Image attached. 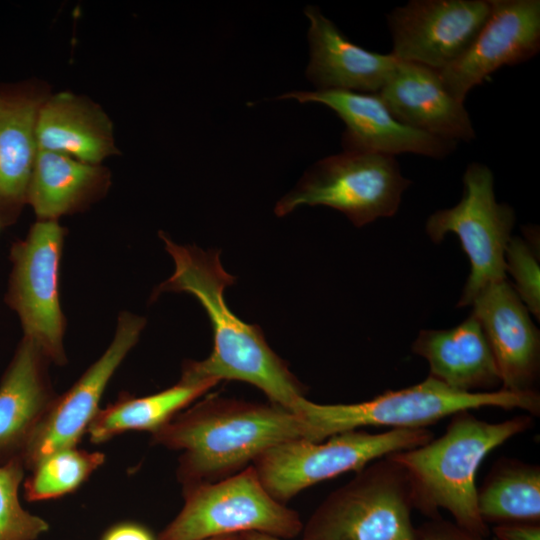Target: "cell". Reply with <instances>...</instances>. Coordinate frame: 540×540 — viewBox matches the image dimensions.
<instances>
[{"instance_id": "7a4b0ae2", "label": "cell", "mask_w": 540, "mask_h": 540, "mask_svg": "<svg viewBox=\"0 0 540 540\" xmlns=\"http://www.w3.org/2000/svg\"><path fill=\"white\" fill-rule=\"evenodd\" d=\"M151 434L153 444L182 451L177 477L183 488L227 478L282 442L309 440L304 421L282 406L215 395Z\"/></svg>"}, {"instance_id": "7c38bea8", "label": "cell", "mask_w": 540, "mask_h": 540, "mask_svg": "<svg viewBox=\"0 0 540 540\" xmlns=\"http://www.w3.org/2000/svg\"><path fill=\"white\" fill-rule=\"evenodd\" d=\"M144 327L140 317H119L114 338L81 378L56 398L27 444L22 460L31 470L41 459L64 448L77 446L99 411V402L116 369L138 341Z\"/></svg>"}, {"instance_id": "cb8c5ba5", "label": "cell", "mask_w": 540, "mask_h": 540, "mask_svg": "<svg viewBox=\"0 0 540 540\" xmlns=\"http://www.w3.org/2000/svg\"><path fill=\"white\" fill-rule=\"evenodd\" d=\"M96 174L94 165L37 149L27 188L29 201L39 217L54 220L70 209Z\"/></svg>"}, {"instance_id": "4dcf8cb0", "label": "cell", "mask_w": 540, "mask_h": 540, "mask_svg": "<svg viewBox=\"0 0 540 540\" xmlns=\"http://www.w3.org/2000/svg\"><path fill=\"white\" fill-rule=\"evenodd\" d=\"M245 540H283L270 535L258 533V532H248L244 533Z\"/></svg>"}, {"instance_id": "d4e9b609", "label": "cell", "mask_w": 540, "mask_h": 540, "mask_svg": "<svg viewBox=\"0 0 540 540\" xmlns=\"http://www.w3.org/2000/svg\"><path fill=\"white\" fill-rule=\"evenodd\" d=\"M105 461L102 452L75 447L57 450L41 459L24 481L27 501L62 497L77 490Z\"/></svg>"}, {"instance_id": "1f68e13d", "label": "cell", "mask_w": 540, "mask_h": 540, "mask_svg": "<svg viewBox=\"0 0 540 540\" xmlns=\"http://www.w3.org/2000/svg\"><path fill=\"white\" fill-rule=\"evenodd\" d=\"M203 540H245V538L243 534H232V535L211 537V538H207Z\"/></svg>"}, {"instance_id": "8992f818", "label": "cell", "mask_w": 540, "mask_h": 540, "mask_svg": "<svg viewBox=\"0 0 540 540\" xmlns=\"http://www.w3.org/2000/svg\"><path fill=\"white\" fill-rule=\"evenodd\" d=\"M433 439L428 428L368 433L357 429L321 442L294 439L267 449L251 464L263 487L284 503L302 490L349 471H360L387 455L413 449Z\"/></svg>"}, {"instance_id": "e0dca14e", "label": "cell", "mask_w": 540, "mask_h": 540, "mask_svg": "<svg viewBox=\"0 0 540 540\" xmlns=\"http://www.w3.org/2000/svg\"><path fill=\"white\" fill-rule=\"evenodd\" d=\"M309 20L307 78L317 90L378 93L398 60L354 44L316 6L304 10Z\"/></svg>"}, {"instance_id": "f1b7e54d", "label": "cell", "mask_w": 540, "mask_h": 540, "mask_svg": "<svg viewBox=\"0 0 540 540\" xmlns=\"http://www.w3.org/2000/svg\"><path fill=\"white\" fill-rule=\"evenodd\" d=\"M498 540H540L538 523H501L493 528Z\"/></svg>"}, {"instance_id": "44dd1931", "label": "cell", "mask_w": 540, "mask_h": 540, "mask_svg": "<svg viewBox=\"0 0 540 540\" xmlns=\"http://www.w3.org/2000/svg\"><path fill=\"white\" fill-rule=\"evenodd\" d=\"M218 382L181 380L161 392L144 397H123L104 409H99L87 433L92 443H103L128 431L153 433L184 407L203 396Z\"/></svg>"}, {"instance_id": "f546056e", "label": "cell", "mask_w": 540, "mask_h": 540, "mask_svg": "<svg viewBox=\"0 0 540 540\" xmlns=\"http://www.w3.org/2000/svg\"><path fill=\"white\" fill-rule=\"evenodd\" d=\"M101 540H155L144 526L134 522H121L110 527Z\"/></svg>"}, {"instance_id": "277c9868", "label": "cell", "mask_w": 540, "mask_h": 540, "mask_svg": "<svg viewBox=\"0 0 540 540\" xmlns=\"http://www.w3.org/2000/svg\"><path fill=\"white\" fill-rule=\"evenodd\" d=\"M489 406L522 409L530 415H538L540 396L534 390L460 392L428 376L413 386L388 390L359 403L318 404L303 397L297 403L294 414L304 421L309 440L321 442L335 434L367 426L392 429L427 428L428 425L458 412Z\"/></svg>"}, {"instance_id": "3957f363", "label": "cell", "mask_w": 540, "mask_h": 540, "mask_svg": "<svg viewBox=\"0 0 540 540\" xmlns=\"http://www.w3.org/2000/svg\"><path fill=\"white\" fill-rule=\"evenodd\" d=\"M532 423L530 415L491 423L462 411L452 415L439 438L388 456L407 471L415 509L432 519L445 509L456 525L485 538L489 530L477 507L476 472L491 450Z\"/></svg>"}, {"instance_id": "52a82bcc", "label": "cell", "mask_w": 540, "mask_h": 540, "mask_svg": "<svg viewBox=\"0 0 540 540\" xmlns=\"http://www.w3.org/2000/svg\"><path fill=\"white\" fill-rule=\"evenodd\" d=\"M184 505L157 540H203L258 532L279 539L299 535L298 513L275 500L252 465L218 481L183 488Z\"/></svg>"}, {"instance_id": "4fadbf2b", "label": "cell", "mask_w": 540, "mask_h": 540, "mask_svg": "<svg viewBox=\"0 0 540 540\" xmlns=\"http://www.w3.org/2000/svg\"><path fill=\"white\" fill-rule=\"evenodd\" d=\"M540 49V1L492 0L491 13L467 51L439 72L447 91L464 102L468 92L504 65Z\"/></svg>"}, {"instance_id": "30bf717a", "label": "cell", "mask_w": 540, "mask_h": 540, "mask_svg": "<svg viewBox=\"0 0 540 540\" xmlns=\"http://www.w3.org/2000/svg\"><path fill=\"white\" fill-rule=\"evenodd\" d=\"M62 229L55 220L36 223L13 251L10 302L25 331L45 358L61 364L63 317L59 302Z\"/></svg>"}, {"instance_id": "9a60e30c", "label": "cell", "mask_w": 540, "mask_h": 540, "mask_svg": "<svg viewBox=\"0 0 540 540\" xmlns=\"http://www.w3.org/2000/svg\"><path fill=\"white\" fill-rule=\"evenodd\" d=\"M491 347L503 390L532 391L540 363V336L507 279L482 289L472 300Z\"/></svg>"}, {"instance_id": "2e32d148", "label": "cell", "mask_w": 540, "mask_h": 540, "mask_svg": "<svg viewBox=\"0 0 540 540\" xmlns=\"http://www.w3.org/2000/svg\"><path fill=\"white\" fill-rule=\"evenodd\" d=\"M401 123L448 141H471L475 130L464 102L445 88L438 71L399 61L377 93Z\"/></svg>"}, {"instance_id": "5bb4252c", "label": "cell", "mask_w": 540, "mask_h": 540, "mask_svg": "<svg viewBox=\"0 0 540 540\" xmlns=\"http://www.w3.org/2000/svg\"><path fill=\"white\" fill-rule=\"evenodd\" d=\"M315 102L332 109L345 123L344 151L395 156L414 153L431 158L451 154L457 143L415 130L398 121L377 93L344 90L291 91L279 97Z\"/></svg>"}, {"instance_id": "83f0119b", "label": "cell", "mask_w": 540, "mask_h": 540, "mask_svg": "<svg viewBox=\"0 0 540 540\" xmlns=\"http://www.w3.org/2000/svg\"><path fill=\"white\" fill-rule=\"evenodd\" d=\"M415 540H485L455 523L434 518L416 528Z\"/></svg>"}, {"instance_id": "ac0fdd59", "label": "cell", "mask_w": 540, "mask_h": 540, "mask_svg": "<svg viewBox=\"0 0 540 540\" xmlns=\"http://www.w3.org/2000/svg\"><path fill=\"white\" fill-rule=\"evenodd\" d=\"M412 351L429 363V376L460 392H491L500 374L484 330L471 314L447 330H422Z\"/></svg>"}, {"instance_id": "5b68a950", "label": "cell", "mask_w": 540, "mask_h": 540, "mask_svg": "<svg viewBox=\"0 0 540 540\" xmlns=\"http://www.w3.org/2000/svg\"><path fill=\"white\" fill-rule=\"evenodd\" d=\"M407 471L388 455L358 471L317 507L302 540H415Z\"/></svg>"}, {"instance_id": "ffe728a7", "label": "cell", "mask_w": 540, "mask_h": 540, "mask_svg": "<svg viewBox=\"0 0 540 540\" xmlns=\"http://www.w3.org/2000/svg\"><path fill=\"white\" fill-rule=\"evenodd\" d=\"M35 137L37 149L61 153L90 165L101 161L113 148L105 117L67 93L40 106Z\"/></svg>"}, {"instance_id": "9c48e42d", "label": "cell", "mask_w": 540, "mask_h": 540, "mask_svg": "<svg viewBox=\"0 0 540 540\" xmlns=\"http://www.w3.org/2000/svg\"><path fill=\"white\" fill-rule=\"evenodd\" d=\"M515 222L511 206L498 203L488 166L470 163L463 175V195L452 208L433 213L426 222L430 239L458 236L471 271L457 307L468 306L485 287L506 279L505 251Z\"/></svg>"}, {"instance_id": "484cf974", "label": "cell", "mask_w": 540, "mask_h": 540, "mask_svg": "<svg viewBox=\"0 0 540 540\" xmlns=\"http://www.w3.org/2000/svg\"><path fill=\"white\" fill-rule=\"evenodd\" d=\"M25 469L21 458L0 465V540H36L49 530L43 518L28 512L19 501Z\"/></svg>"}, {"instance_id": "4316f807", "label": "cell", "mask_w": 540, "mask_h": 540, "mask_svg": "<svg viewBox=\"0 0 540 540\" xmlns=\"http://www.w3.org/2000/svg\"><path fill=\"white\" fill-rule=\"evenodd\" d=\"M506 273L514 279L515 292L534 316L540 317V268L534 249L518 236L511 237L505 251Z\"/></svg>"}, {"instance_id": "603a6c76", "label": "cell", "mask_w": 540, "mask_h": 540, "mask_svg": "<svg viewBox=\"0 0 540 540\" xmlns=\"http://www.w3.org/2000/svg\"><path fill=\"white\" fill-rule=\"evenodd\" d=\"M477 507L482 520L501 523H538L540 468L516 459L495 462L480 489Z\"/></svg>"}, {"instance_id": "ba28073f", "label": "cell", "mask_w": 540, "mask_h": 540, "mask_svg": "<svg viewBox=\"0 0 540 540\" xmlns=\"http://www.w3.org/2000/svg\"><path fill=\"white\" fill-rule=\"evenodd\" d=\"M410 185L395 156L343 151L325 157L281 198L275 214L285 216L300 206H327L362 227L380 217L393 216Z\"/></svg>"}, {"instance_id": "8fae6325", "label": "cell", "mask_w": 540, "mask_h": 540, "mask_svg": "<svg viewBox=\"0 0 540 540\" xmlns=\"http://www.w3.org/2000/svg\"><path fill=\"white\" fill-rule=\"evenodd\" d=\"M492 0H412L387 16L399 61L438 72L457 61L488 19Z\"/></svg>"}, {"instance_id": "7402d4cb", "label": "cell", "mask_w": 540, "mask_h": 540, "mask_svg": "<svg viewBox=\"0 0 540 540\" xmlns=\"http://www.w3.org/2000/svg\"><path fill=\"white\" fill-rule=\"evenodd\" d=\"M41 104L18 94L0 95V197L26 193L37 152L35 128Z\"/></svg>"}, {"instance_id": "d6986e66", "label": "cell", "mask_w": 540, "mask_h": 540, "mask_svg": "<svg viewBox=\"0 0 540 540\" xmlns=\"http://www.w3.org/2000/svg\"><path fill=\"white\" fill-rule=\"evenodd\" d=\"M45 356L28 338L20 343L0 384V465L21 458L54 398Z\"/></svg>"}, {"instance_id": "6da1fadb", "label": "cell", "mask_w": 540, "mask_h": 540, "mask_svg": "<svg viewBox=\"0 0 540 540\" xmlns=\"http://www.w3.org/2000/svg\"><path fill=\"white\" fill-rule=\"evenodd\" d=\"M174 262V272L158 292L193 295L206 311L213 330L211 354L201 361H188L181 380H237L260 389L270 402L294 413L306 389L268 345L258 325L247 324L227 306L224 291L235 277L223 268L219 252L183 246L162 236Z\"/></svg>"}]
</instances>
